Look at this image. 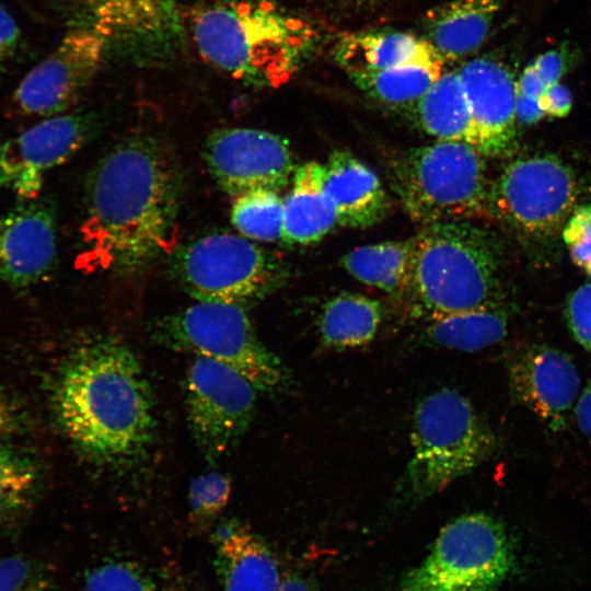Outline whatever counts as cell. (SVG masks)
Returning <instances> with one entry per match:
<instances>
[{"mask_svg":"<svg viewBox=\"0 0 591 591\" xmlns=\"http://www.w3.org/2000/svg\"><path fill=\"white\" fill-rule=\"evenodd\" d=\"M181 176L152 139L125 141L93 170L81 225L80 262L89 270H138L175 242Z\"/></svg>","mask_w":591,"mask_h":591,"instance_id":"1","label":"cell"},{"mask_svg":"<svg viewBox=\"0 0 591 591\" xmlns=\"http://www.w3.org/2000/svg\"><path fill=\"white\" fill-rule=\"evenodd\" d=\"M57 420L74 448L105 466L136 462L155 431L150 384L135 354L101 337L76 348L53 391Z\"/></svg>","mask_w":591,"mask_h":591,"instance_id":"2","label":"cell"},{"mask_svg":"<svg viewBox=\"0 0 591 591\" xmlns=\"http://www.w3.org/2000/svg\"><path fill=\"white\" fill-rule=\"evenodd\" d=\"M202 58L235 79L277 88L296 70L311 31L268 0H212L193 14Z\"/></svg>","mask_w":591,"mask_h":591,"instance_id":"3","label":"cell"},{"mask_svg":"<svg viewBox=\"0 0 591 591\" xmlns=\"http://www.w3.org/2000/svg\"><path fill=\"white\" fill-rule=\"evenodd\" d=\"M408 297L428 317L502 303L503 252L470 220L421 225L413 237Z\"/></svg>","mask_w":591,"mask_h":591,"instance_id":"4","label":"cell"},{"mask_svg":"<svg viewBox=\"0 0 591 591\" xmlns=\"http://www.w3.org/2000/svg\"><path fill=\"white\" fill-rule=\"evenodd\" d=\"M483 154L463 141L409 149L392 163L393 188L413 221L427 225L489 216Z\"/></svg>","mask_w":591,"mask_h":591,"instance_id":"5","label":"cell"},{"mask_svg":"<svg viewBox=\"0 0 591 591\" xmlns=\"http://www.w3.org/2000/svg\"><path fill=\"white\" fill-rule=\"evenodd\" d=\"M413 455L407 486L430 497L487 461L497 438L471 402L454 390H440L417 406L412 427Z\"/></svg>","mask_w":591,"mask_h":591,"instance_id":"6","label":"cell"},{"mask_svg":"<svg viewBox=\"0 0 591 591\" xmlns=\"http://www.w3.org/2000/svg\"><path fill=\"white\" fill-rule=\"evenodd\" d=\"M517 564L507 526L488 513L471 512L440 531L427 557L404 576L399 591H495Z\"/></svg>","mask_w":591,"mask_h":591,"instance_id":"7","label":"cell"},{"mask_svg":"<svg viewBox=\"0 0 591 591\" xmlns=\"http://www.w3.org/2000/svg\"><path fill=\"white\" fill-rule=\"evenodd\" d=\"M167 347L224 364L247 378L257 390L283 385L285 369L258 339L241 305L198 302L157 324Z\"/></svg>","mask_w":591,"mask_h":591,"instance_id":"8","label":"cell"},{"mask_svg":"<svg viewBox=\"0 0 591 591\" xmlns=\"http://www.w3.org/2000/svg\"><path fill=\"white\" fill-rule=\"evenodd\" d=\"M579 183L569 165L551 153L510 161L488 190L489 216L514 233L548 240L577 208Z\"/></svg>","mask_w":591,"mask_h":591,"instance_id":"9","label":"cell"},{"mask_svg":"<svg viewBox=\"0 0 591 591\" xmlns=\"http://www.w3.org/2000/svg\"><path fill=\"white\" fill-rule=\"evenodd\" d=\"M173 271L199 302L241 305L266 294L276 282L274 263L246 239L217 233L183 247Z\"/></svg>","mask_w":591,"mask_h":591,"instance_id":"10","label":"cell"},{"mask_svg":"<svg viewBox=\"0 0 591 591\" xmlns=\"http://www.w3.org/2000/svg\"><path fill=\"white\" fill-rule=\"evenodd\" d=\"M255 385L219 362L195 357L185 378L190 431L207 457L230 451L248 429L255 414Z\"/></svg>","mask_w":591,"mask_h":591,"instance_id":"11","label":"cell"},{"mask_svg":"<svg viewBox=\"0 0 591 591\" xmlns=\"http://www.w3.org/2000/svg\"><path fill=\"white\" fill-rule=\"evenodd\" d=\"M105 39L92 28L68 32L55 50L16 86L13 101L25 115L54 116L68 109L97 72Z\"/></svg>","mask_w":591,"mask_h":591,"instance_id":"12","label":"cell"},{"mask_svg":"<svg viewBox=\"0 0 591 591\" xmlns=\"http://www.w3.org/2000/svg\"><path fill=\"white\" fill-rule=\"evenodd\" d=\"M205 149L215 179L234 197L259 188L279 192L296 171L287 142L265 130L223 129L208 138Z\"/></svg>","mask_w":591,"mask_h":591,"instance_id":"13","label":"cell"},{"mask_svg":"<svg viewBox=\"0 0 591 591\" xmlns=\"http://www.w3.org/2000/svg\"><path fill=\"white\" fill-rule=\"evenodd\" d=\"M512 396L552 431L564 430L580 394V375L572 358L546 345L515 350L507 363Z\"/></svg>","mask_w":591,"mask_h":591,"instance_id":"14","label":"cell"},{"mask_svg":"<svg viewBox=\"0 0 591 591\" xmlns=\"http://www.w3.org/2000/svg\"><path fill=\"white\" fill-rule=\"evenodd\" d=\"M82 1L91 28L106 44L136 56H163L182 37L179 13L173 0Z\"/></svg>","mask_w":591,"mask_h":591,"instance_id":"15","label":"cell"},{"mask_svg":"<svg viewBox=\"0 0 591 591\" xmlns=\"http://www.w3.org/2000/svg\"><path fill=\"white\" fill-rule=\"evenodd\" d=\"M56 255L50 201L24 200L0 216V281L18 288L37 283L53 269Z\"/></svg>","mask_w":591,"mask_h":591,"instance_id":"16","label":"cell"},{"mask_svg":"<svg viewBox=\"0 0 591 591\" xmlns=\"http://www.w3.org/2000/svg\"><path fill=\"white\" fill-rule=\"evenodd\" d=\"M473 118L476 149L484 157H501L515 141L517 82L499 60L478 57L459 71Z\"/></svg>","mask_w":591,"mask_h":591,"instance_id":"17","label":"cell"},{"mask_svg":"<svg viewBox=\"0 0 591 591\" xmlns=\"http://www.w3.org/2000/svg\"><path fill=\"white\" fill-rule=\"evenodd\" d=\"M91 131L88 116H50L7 142L12 173L10 187L23 201L37 198L44 174L74 154Z\"/></svg>","mask_w":591,"mask_h":591,"instance_id":"18","label":"cell"},{"mask_svg":"<svg viewBox=\"0 0 591 591\" xmlns=\"http://www.w3.org/2000/svg\"><path fill=\"white\" fill-rule=\"evenodd\" d=\"M215 569L223 591H277L282 580L277 560L248 526L231 520L212 536Z\"/></svg>","mask_w":591,"mask_h":591,"instance_id":"19","label":"cell"},{"mask_svg":"<svg viewBox=\"0 0 591 591\" xmlns=\"http://www.w3.org/2000/svg\"><path fill=\"white\" fill-rule=\"evenodd\" d=\"M326 192L335 207L337 223L368 228L385 218L387 194L378 175L348 151H333L325 164Z\"/></svg>","mask_w":591,"mask_h":591,"instance_id":"20","label":"cell"},{"mask_svg":"<svg viewBox=\"0 0 591 591\" xmlns=\"http://www.w3.org/2000/svg\"><path fill=\"white\" fill-rule=\"evenodd\" d=\"M335 59L348 76L412 63H443L426 38L389 30L345 35L336 45Z\"/></svg>","mask_w":591,"mask_h":591,"instance_id":"21","label":"cell"},{"mask_svg":"<svg viewBox=\"0 0 591 591\" xmlns=\"http://www.w3.org/2000/svg\"><path fill=\"white\" fill-rule=\"evenodd\" d=\"M325 178V164L315 161L306 162L294 171L292 187L283 199L281 239L287 244H314L337 223Z\"/></svg>","mask_w":591,"mask_h":591,"instance_id":"22","label":"cell"},{"mask_svg":"<svg viewBox=\"0 0 591 591\" xmlns=\"http://www.w3.org/2000/svg\"><path fill=\"white\" fill-rule=\"evenodd\" d=\"M498 10V0L445 2L426 14V39L443 60L459 59L484 43Z\"/></svg>","mask_w":591,"mask_h":591,"instance_id":"23","label":"cell"},{"mask_svg":"<svg viewBox=\"0 0 591 591\" xmlns=\"http://www.w3.org/2000/svg\"><path fill=\"white\" fill-rule=\"evenodd\" d=\"M414 109L426 134L438 140L463 141L476 148L472 112L457 71L442 72Z\"/></svg>","mask_w":591,"mask_h":591,"instance_id":"24","label":"cell"},{"mask_svg":"<svg viewBox=\"0 0 591 591\" xmlns=\"http://www.w3.org/2000/svg\"><path fill=\"white\" fill-rule=\"evenodd\" d=\"M43 482L38 455L11 440L0 442V536L33 508Z\"/></svg>","mask_w":591,"mask_h":591,"instance_id":"25","label":"cell"},{"mask_svg":"<svg viewBox=\"0 0 591 591\" xmlns=\"http://www.w3.org/2000/svg\"><path fill=\"white\" fill-rule=\"evenodd\" d=\"M426 335L433 344L476 351L500 341L508 332L509 312L497 303L428 317Z\"/></svg>","mask_w":591,"mask_h":591,"instance_id":"26","label":"cell"},{"mask_svg":"<svg viewBox=\"0 0 591 591\" xmlns=\"http://www.w3.org/2000/svg\"><path fill=\"white\" fill-rule=\"evenodd\" d=\"M413 237L358 246L343 256V267L360 282L392 296L408 294L413 268Z\"/></svg>","mask_w":591,"mask_h":591,"instance_id":"27","label":"cell"},{"mask_svg":"<svg viewBox=\"0 0 591 591\" xmlns=\"http://www.w3.org/2000/svg\"><path fill=\"white\" fill-rule=\"evenodd\" d=\"M382 321L379 301L359 293L344 292L328 300L321 312L320 333L332 348H355L375 336Z\"/></svg>","mask_w":591,"mask_h":591,"instance_id":"28","label":"cell"},{"mask_svg":"<svg viewBox=\"0 0 591 591\" xmlns=\"http://www.w3.org/2000/svg\"><path fill=\"white\" fill-rule=\"evenodd\" d=\"M443 63H412L393 69L350 74L354 83L378 102L415 106L442 74Z\"/></svg>","mask_w":591,"mask_h":591,"instance_id":"29","label":"cell"},{"mask_svg":"<svg viewBox=\"0 0 591 591\" xmlns=\"http://www.w3.org/2000/svg\"><path fill=\"white\" fill-rule=\"evenodd\" d=\"M231 219L244 236L271 242L281 239L283 199L277 190L254 189L235 197Z\"/></svg>","mask_w":591,"mask_h":591,"instance_id":"30","label":"cell"},{"mask_svg":"<svg viewBox=\"0 0 591 591\" xmlns=\"http://www.w3.org/2000/svg\"><path fill=\"white\" fill-rule=\"evenodd\" d=\"M84 591H173L171 587L141 563L106 559L89 569Z\"/></svg>","mask_w":591,"mask_h":591,"instance_id":"31","label":"cell"},{"mask_svg":"<svg viewBox=\"0 0 591 591\" xmlns=\"http://www.w3.org/2000/svg\"><path fill=\"white\" fill-rule=\"evenodd\" d=\"M232 494L231 479L219 472L197 476L189 486L190 521L197 529H207L227 507Z\"/></svg>","mask_w":591,"mask_h":591,"instance_id":"32","label":"cell"},{"mask_svg":"<svg viewBox=\"0 0 591 591\" xmlns=\"http://www.w3.org/2000/svg\"><path fill=\"white\" fill-rule=\"evenodd\" d=\"M53 571L40 560L25 555L0 559V591H56Z\"/></svg>","mask_w":591,"mask_h":591,"instance_id":"33","label":"cell"},{"mask_svg":"<svg viewBox=\"0 0 591 591\" xmlns=\"http://www.w3.org/2000/svg\"><path fill=\"white\" fill-rule=\"evenodd\" d=\"M572 262L591 278V205L577 207L561 230Z\"/></svg>","mask_w":591,"mask_h":591,"instance_id":"34","label":"cell"},{"mask_svg":"<svg viewBox=\"0 0 591 591\" xmlns=\"http://www.w3.org/2000/svg\"><path fill=\"white\" fill-rule=\"evenodd\" d=\"M565 316L573 338L591 354V281L580 286L569 296Z\"/></svg>","mask_w":591,"mask_h":591,"instance_id":"35","label":"cell"},{"mask_svg":"<svg viewBox=\"0 0 591 591\" xmlns=\"http://www.w3.org/2000/svg\"><path fill=\"white\" fill-rule=\"evenodd\" d=\"M567 49H553L540 55L526 69L545 88L558 83L569 68L570 58Z\"/></svg>","mask_w":591,"mask_h":591,"instance_id":"36","label":"cell"},{"mask_svg":"<svg viewBox=\"0 0 591 591\" xmlns=\"http://www.w3.org/2000/svg\"><path fill=\"white\" fill-rule=\"evenodd\" d=\"M23 405L11 394L0 390V442L11 440L27 427Z\"/></svg>","mask_w":591,"mask_h":591,"instance_id":"37","label":"cell"},{"mask_svg":"<svg viewBox=\"0 0 591 591\" xmlns=\"http://www.w3.org/2000/svg\"><path fill=\"white\" fill-rule=\"evenodd\" d=\"M538 106L544 116L565 117L572 106L571 93L559 82L555 83L543 92Z\"/></svg>","mask_w":591,"mask_h":591,"instance_id":"38","label":"cell"},{"mask_svg":"<svg viewBox=\"0 0 591 591\" xmlns=\"http://www.w3.org/2000/svg\"><path fill=\"white\" fill-rule=\"evenodd\" d=\"M20 36V28L15 20L9 11L0 4V73L13 57Z\"/></svg>","mask_w":591,"mask_h":591,"instance_id":"39","label":"cell"},{"mask_svg":"<svg viewBox=\"0 0 591 591\" xmlns=\"http://www.w3.org/2000/svg\"><path fill=\"white\" fill-rule=\"evenodd\" d=\"M573 412L580 431L591 444V380L579 394Z\"/></svg>","mask_w":591,"mask_h":591,"instance_id":"40","label":"cell"},{"mask_svg":"<svg viewBox=\"0 0 591 591\" xmlns=\"http://www.w3.org/2000/svg\"><path fill=\"white\" fill-rule=\"evenodd\" d=\"M277 591H312L309 583L297 575L282 578Z\"/></svg>","mask_w":591,"mask_h":591,"instance_id":"41","label":"cell"},{"mask_svg":"<svg viewBox=\"0 0 591 591\" xmlns=\"http://www.w3.org/2000/svg\"><path fill=\"white\" fill-rule=\"evenodd\" d=\"M11 181L12 173L7 154V142H0V186H10Z\"/></svg>","mask_w":591,"mask_h":591,"instance_id":"42","label":"cell"}]
</instances>
